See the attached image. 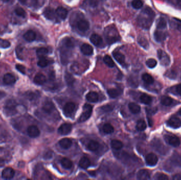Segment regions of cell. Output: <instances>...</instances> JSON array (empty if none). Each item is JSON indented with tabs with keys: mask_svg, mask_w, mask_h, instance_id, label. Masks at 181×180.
<instances>
[{
	"mask_svg": "<svg viewBox=\"0 0 181 180\" xmlns=\"http://www.w3.org/2000/svg\"><path fill=\"white\" fill-rule=\"evenodd\" d=\"M154 12L149 7H146L142 10L137 18V23L139 26L143 29H149L154 20Z\"/></svg>",
	"mask_w": 181,
	"mask_h": 180,
	"instance_id": "obj_1",
	"label": "cell"
},
{
	"mask_svg": "<svg viewBox=\"0 0 181 180\" xmlns=\"http://www.w3.org/2000/svg\"><path fill=\"white\" fill-rule=\"evenodd\" d=\"M3 112L7 116H11L17 113V105L13 99L7 100L3 107Z\"/></svg>",
	"mask_w": 181,
	"mask_h": 180,
	"instance_id": "obj_2",
	"label": "cell"
},
{
	"mask_svg": "<svg viewBox=\"0 0 181 180\" xmlns=\"http://www.w3.org/2000/svg\"><path fill=\"white\" fill-rule=\"evenodd\" d=\"M105 35L106 40L109 43H113L120 40V37L117 31L112 27H108L105 30Z\"/></svg>",
	"mask_w": 181,
	"mask_h": 180,
	"instance_id": "obj_3",
	"label": "cell"
},
{
	"mask_svg": "<svg viewBox=\"0 0 181 180\" xmlns=\"http://www.w3.org/2000/svg\"><path fill=\"white\" fill-rule=\"evenodd\" d=\"M92 110L93 107L91 105L87 104L84 105L83 106V113L78 119V122H84L87 120L92 115Z\"/></svg>",
	"mask_w": 181,
	"mask_h": 180,
	"instance_id": "obj_4",
	"label": "cell"
},
{
	"mask_svg": "<svg viewBox=\"0 0 181 180\" xmlns=\"http://www.w3.org/2000/svg\"><path fill=\"white\" fill-rule=\"evenodd\" d=\"M157 54H158L159 60L160 61L161 65L164 66H167L170 65V57L165 51L159 49L158 50Z\"/></svg>",
	"mask_w": 181,
	"mask_h": 180,
	"instance_id": "obj_5",
	"label": "cell"
},
{
	"mask_svg": "<svg viewBox=\"0 0 181 180\" xmlns=\"http://www.w3.org/2000/svg\"><path fill=\"white\" fill-rule=\"evenodd\" d=\"M164 137L166 142L172 146L178 147L181 144L179 139L176 136L166 134Z\"/></svg>",
	"mask_w": 181,
	"mask_h": 180,
	"instance_id": "obj_6",
	"label": "cell"
},
{
	"mask_svg": "<svg viewBox=\"0 0 181 180\" xmlns=\"http://www.w3.org/2000/svg\"><path fill=\"white\" fill-rule=\"evenodd\" d=\"M152 146L160 154H165L166 151L165 149V146L161 143V140L158 139H155L152 141Z\"/></svg>",
	"mask_w": 181,
	"mask_h": 180,
	"instance_id": "obj_7",
	"label": "cell"
},
{
	"mask_svg": "<svg viewBox=\"0 0 181 180\" xmlns=\"http://www.w3.org/2000/svg\"><path fill=\"white\" fill-rule=\"evenodd\" d=\"M145 160L147 165L154 167L157 164L158 160L156 155L154 153H149L146 156Z\"/></svg>",
	"mask_w": 181,
	"mask_h": 180,
	"instance_id": "obj_8",
	"label": "cell"
},
{
	"mask_svg": "<svg viewBox=\"0 0 181 180\" xmlns=\"http://www.w3.org/2000/svg\"><path fill=\"white\" fill-rule=\"evenodd\" d=\"M27 133L29 137L32 138H36L40 135V131L38 127L35 125H31L27 128Z\"/></svg>",
	"mask_w": 181,
	"mask_h": 180,
	"instance_id": "obj_9",
	"label": "cell"
},
{
	"mask_svg": "<svg viewBox=\"0 0 181 180\" xmlns=\"http://www.w3.org/2000/svg\"><path fill=\"white\" fill-rule=\"evenodd\" d=\"M14 175L15 171L11 167H6L2 172V177L5 180H11Z\"/></svg>",
	"mask_w": 181,
	"mask_h": 180,
	"instance_id": "obj_10",
	"label": "cell"
},
{
	"mask_svg": "<svg viewBox=\"0 0 181 180\" xmlns=\"http://www.w3.org/2000/svg\"><path fill=\"white\" fill-rule=\"evenodd\" d=\"M72 125L69 123H64L59 128H58V133L62 135H67L71 133L72 131Z\"/></svg>",
	"mask_w": 181,
	"mask_h": 180,
	"instance_id": "obj_11",
	"label": "cell"
},
{
	"mask_svg": "<svg viewBox=\"0 0 181 180\" xmlns=\"http://www.w3.org/2000/svg\"><path fill=\"white\" fill-rule=\"evenodd\" d=\"M167 33L161 31V30H157L154 34L155 40L157 42H161L165 40L167 37Z\"/></svg>",
	"mask_w": 181,
	"mask_h": 180,
	"instance_id": "obj_12",
	"label": "cell"
},
{
	"mask_svg": "<svg viewBox=\"0 0 181 180\" xmlns=\"http://www.w3.org/2000/svg\"><path fill=\"white\" fill-rule=\"evenodd\" d=\"M75 108V104L74 102H67L64 107V109H63L64 113L66 116H70L74 111Z\"/></svg>",
	"mask_w": 181,
	"mask_h": 180,
	"instance_id": "obj_13",
	"label": "cell"
},
{
	"mask_svg": "<svg viewBox=\"0 0 181 180\" xmlns=\"http://www.w3.org/2000/svg\"><path fill=\"white\" fill-rule=\"evenodd\" d=\"M77 27L81 32H86L89 29V23L87 20L81 19L77 22Z\"/></svg>",
	"mask_w": 181,
	"mask_h": 180,
	"instance_id": "obj_14",
	"label": "cell"
},
{
	"mask_svg": "<svg viewBox=\"0 0 181 180\" xmlns=\"http://www.w3.org/2000/svg\"><path fill=\"white\" fill-rule=\"evenodd\" d=\"M167 125L173 128H178L181 126V120L177 117H172L168 120Z\"/></svg>",
	"mask_w": 181,
	"mask_h": 180,
	"instance_id": "obj_15",
	"label": "cell"
},
{
	"mask_svg": "<svg viewBox=\"0 0 181 180\" xmlns=\"http://www.w3.org/2000/svg\"><path fill=\"white\" fill-rule=\"evenodd\" d=\"M3 81L5 84L7 85H12L16 82V78L15 76L12 73H7L5 74L3 78Z\"/></svg>",
	"mask_w": 181,
	"mask_h": 180,
	"instance_id": "obj_16",
	"label": "cell"
},
{
	"mask_svg": "<svg viewBox=\"0 0 181 180\" xmlns=\"http://www.w3.org/2000/svg\"><path fill=\"white\" fill-rule=\"evenodd\" d=\"M80 51L86 56H91L93 54V48L91 45L84 43L80 47Z\"/></svg>",
	"mask_w": 181,
	"mask_h": 180,
	"instance_id": "obj_17",
	"label": "cell"
},
{
	"mask_svg": "<svg viewBox=\"0 0 181 180\" xmlns=\"http://www.w3.org/2000/svg\"><path fill=\"white\" fill-rule=\"evenodd\" d=\"M43 14L45 18L49 20H54L55 18L56 12H55L53 9L51 7H46L43 12Z\"/></svg>",
	"mask_w": 181,
	"mask_h": 180,
	"instance_id": "obj_18",
	"label": "cell"
},
{
	"mask_svg": "<svg viewBox=\"0 0 181 180\" xmlns=\"http://www.w3.org/2000/svg\"><path fill=\"white\" fill-rule=\"evenodd\" d=\"M137 178L139 180H148L150 179V176L147 170H140L137 174Z\"/></svg>",
	"mask_w": 181,
	"mask_h": 180,
	"instance_id": "obj_19",
	"label": "cell"
},
{
	"mask_svg": "<svg viewBox=\"0 0 181 180\" xmlns=\"http://www.w3.org/2000/svg\"><path fill=\"white\" fill-rule=\"evenodd\" d=\"M55 109L54 104L50 101H47L44 104L43 106V111L47 114L52 113Z\"/></svg>",
	"mask_w": 181,
	"mask_h": 180,
	"instance_id": "obj_20",
	"label": "cell"
},
{
	"mask_svg": "<svg viewBox=\"0 0 181 180\" xmlns=\"http://www.w3.org/2000/svg\"><path fill=\"white\" fill-rule=\"evenodd\" d=\"M56 14L62 20H65L67 18L68 11L63 7H58L56 10Z\"/></svg>",
	"mask_w": 181,
	"mask_h": 180,
	"instance_id": "obj_21",
	"label": "cell"
},
{
	"mask_svg": "<svg viewBox=\"0 0 181 180\" xmlns=\"http://www.w3.org/2000/svg\"><path fill=\"white\" fill-rule=\"evenodd\" d=\"M90 41L94 46L98 47L102 43V39L97 34H93L90 37Z\"/></svg>",
	"mask_w": 181,
	"mask_h": 180,
	"instance_id": "obj_22",
	"label": "cell"
},
{
	"mask_svg": "<svg viewBox=\"0 0 181 180\" xmlns=\"http://www.w3.org/2000/svg\"><path fill=\"white\" fill-rule=\"evenodd\" d=\"M23 38L25 40L27 41V42H32L36 39V33L34 31L31 30H28L23 35Z\"/></svg>",
	"mask_w": 181,
	"mask_h": 180,
	"instance_id": "obj_23",
	"label": "cell"
},
{
	"mask_svg": "<svg viewBox=\"0 0 181 180\" xmlns=\"http://www.w3.org/2000/svg\"><path fill=\"white\" fill-rule=\"evenodd\" d=\"M34 81L36 84L43 85L46 81V78L42 73H38L35 77Z\"/></svg>",
	"mask_w": 181,
	"mask_h": 180,
	"instance_id": "obj_24",
	"label": "cell"
},
{
	"mask_svg": "<svg viewBox=\"0 0 181 180\" xmlns=\"http://www.w3.org/2000/svg\"><path fill=\"white\" fill-rule=\"evenodd\" d=\"M113 56L114 57L115 60L118 62L119 64L123 65L125 63V57L123 54H121L119 52L115 51L113 52Z\"/></svg>",
	"mask_w": 181,
	"mask_h": 180,
	"instance_id": "obj_25",
	"label": "cell"
},
{
	"mask_svg": "<svg viewBox=\"0 0 181 180\" xmlns=\"http://www.w3.org/2000/svg\"><path fill=\"white\" fill-rule=\"evenodd\" d=\"M86 98L87 101H89V102H97L98 100V95L96 92L91 91L86 95Z\"/></svg>",
	"mask_w": 181,
	"mask_h": 180,
	"instance_id": "obj_26",
	"label": "cell"
},
{
	"mask_svg": "<svg viewBox=\"0 0 181 180\" xmlns=\"http://www.w3.org/2000/svg\"><path fill=\"white\" fill-rule=\"evenodd\" d=\"M59 144L64 149H68L72 146V142L69 138H64L62 139L59 142Z\"/></svg>",
	"mask_w": 181,
	"mask_h": 180,
	"instance_id": "obj_27",
	"label": "cell"
},
{
	"mask_svg": "<svg viewBox=\"0 0 181 180\" xmlns=\"http://www.w3.org/2000/svg\"><path fill=\"white\" fill-rule=\"evenodd\" d=\"M90 165H91V162L89 159L85 156L81 158L79 162L80 167L83 169H87L90 166Z\"/></svg>",
	"mask_w": 181,
	"mask_h": 180,
	"instance_id": "obj_28",
	"label": "cell"
},
{
	"mask_svg": "<svg viewBox=\"0 0 181 180\" xmlns=\"http://www.w3.org/2000/svg\"><path fill=\"white\" fill-rule=\"evenodd\" d=\"M100 147V144L95 140H91L87 145V148L91 151H96Z\"/></svg>",
	"mask_w": 181,
	"mask_h": 180,
	"instance_id": "obj_29",
	"label": "cell"
},
{
	"mask_svg": "<svg viewBox=\"0 0 181 180\" xmlns=\"http://www.w3.org/2000/svg\"><path fill=\"white\" fill-rule=\"evenodd\" d=\"M129 109L130 111H131L132 114H138L140 111V107L138 105L135 104L134 102H131L129 104Z\"/></svg>",
	"mask_w": 181,
	"mask_h": 180,
	"instance_id": "obj_30",
	"label": "cell"
},
{
	"mask_svg": "<svg viewBox=\"0 0 181 180\" xmlns=\"http://www.w3.org/2000/svg\"><path fill=\"white\" fill-rule=\"evenodd\" d=\"M140 100L144 104L149 105L152 102V98L147 94L143 93L140 97Z\"/></svg>",
	"mask_w": 181,
	"mask_h": 180,
	"instance_id": "obj_31",
	"label": "cell"
},
{
	"mask_svg": "<svg viewBox=\"0 0 181 180\" xmlns=\"http://www.w3.org/2000/svg\"><path fill=\"white\" fill-rule=\"evenodd\" d=\"M157 29L158 30H163L167 27V22L165 19L160 18L157 22Z\"/></svg>",
	"mask_w": 181,
	"mask_h": 180,
	"instance_id": "obj_32",
	"label": "cell"
},
{
	"mask_svg": "<svg viewBox=\"0 0 181 180\" xmlns=\"http://www.w3.org/2000/svg\"><path fill=\"white\" fill-rule=\"evenodd\" d=\"M65 81L68 86H73L75 80L71 73L66 72L65 73Z\"/></svg>",
	"mask_w": 181,
	"mask_h": 180,
	"instance_id": "obj_33",
	"label": "cell"
},
{
	"mask_svg": "<svg viewBox=\"0 0 181 180\" xmlns=\"http://www.w3.org/2000/svg\"><path fill=\"white\" fill-rule=\"evenodd\" d=\"M61 165L65 169H70L72 167L73 163L67 158H63L61 160Z\"/></svg>",
	"mask_w": 181,
	"mask_h": 180,
	"instance_id": "obj_34",
	"label": "cell"
},
{
	"mask_svg": "<svg viewBox=\"0 0 181 180\" xmlns=\"http://www.w3.org/2000/svg\"><path fill=\"white\" fill-rule=\"evenodd\" d=\"M143 81L147 84H152L154 82V79L152 76L148 73H144L142 76Z\"/></svg>",
	"mask_w": 181,
	"mask_h": 180,
	"instance_id": "obj_35",
	"label": "cell"
},
{
	"mask_svg": "<svg viewBox=\"0 0 181 180\" xmlns=\"http://www.w3.org/2000/svg\"><path fill=\"white\" fill-rule=\"evenodd\" d=\"M111 145L113 149L116 150H120L121 149L123 146L122 143L120 140H113L111 142Z\"/></svg>",
	"mask_w": 181,
	"mask_h": 180,
	"instance_id": "obj_36",
	"label": "cell"
},
{
	"mask_svg": "<svg viewBox=\"0 0 181 180\" xmlns=\"http://www.w3.org/2000/svg\"><path fill=\"white\" fill-rule=\"evenodd\" d=\"M36 53L38 57L40 58L45 57L48 54V50L45 47H41L37 50Z\"/></svg>",
	"mask_w": 181,
	"mask_h": 180,
	"instance_id": "obj_37",
	"label": "cell"
},
{
	"mask_svg": "<svg viewBox=\"0 0 181 180\" xmlns=\"http://www.w3.org/2000/svg\"><path fill=\"white\" fill-rule=\"evenodd\" d=\"M103 131L104 133L110 134H111L114 131V128L109 123H106L103 125Z\"/></svg>",
	"mask_w": 181,
	"mask_h": 180,
	"instance_id": "obj_38",
	"label": "cell"
},
{
	"mask_svg": "<svg viewBox=\"0 0 181 180\" xmlns=\"http://www.w3.org/2000/svg\"><path fill=\"white\" fill-rule=\"evenodd\" d=\"M103 61L105 63V65H107L110 68H113L114 66V61L112 60L111 57L109 55L104 56L103 58Z\"/></svg>",
	"mask_w": 181,
	"mask_h": 180,
	"instance_id": "obj_39",
	"label": "cell"
},
{
	"mask_svg": "<svg viewBox=\"0 0 181 180\" xmlns=\"http://www.w3.org/2000/svg\"><path fill=\"white\" fill-rule=\"evenodd\" d=\"M172 98H170V97L168 96H163L162 98H161V104L166 106H168L173 103Z\"/></svg>",
	"mask_w": 181,
	"mask_h": 180,
	"instance_id": "obj_40",
	"label": "cell"
},
{
	"mask_svg": "<svg viewBox=\"0 0 181 180\" xmlns=\"http://www.w3.org/2000/svg\"><path fill=\"white\" fill-rule=\"evenodd\" d=\"M147 127V125L145 120H140L137 123L136 129L139 131H143Z\"/></svg>",
	"mask_w": 181,
	"mask_h": 180,
	"instance_id": "obj_41",
	"label": "cell"
},
{
	"mask_svg": "<svg viewBox=\"0 0 181 180\" xmlns=\"http://www.w3.org/2000/svg\"><path fill=\"white\" fill-rule=\"evenodd\" d=\"M108 95L111 98H115L120 95V91L116 89H109L107 91Z\"/></svg>",
	"mask_w": 181,
	"mask_h": 180,
	"instance_id": "obj_42",
	"label": "cell"
},
{
	"mask_svg": "<svg viewBox=\"0 0 181 180\" xmlns=\"http://www.w3.org/2000/svg\"><path fill=\"white\" fill-rule=\"evenodd\" d=\"M37 64L39 67L45 68V67H47L49 64V61L45 57H42V58H40V59L38 61Z\"/></svg>",
	"mask_w": 181,
	"mask_h": 180,
	"instance_id": "obj_43",
	"label": "cell"
},
{
	"mask_svg": "<svg viewBox=\"0 0 181 180\" xmlns=\"http://www.w3.org/2000/svg\"><path fill=\"white\" fill-rule=\"evenodd\" d=\"M131 4L134 9H140L143 6V2L141 0H133Z\"/></svg>",
	"mask_w": 181,
	"mask_h": 180,
	"instance_id": "obj_44",
	"label": "cell"
},
{
	"mask_svg": "<svg viewBox=\"0 0 181 180\" xmlns=\"http://www.w3.org/2000/svg\"><path fill=\"white\" fill-rule=\"evenodd\" d=\"M146 65L148 68L152 69V68H154L156 66L157 62L156 60L154 59L150 58V59H149L146 61Z\"/></svg>",
	"mask_w": 181,
	"mask_h": 180,
	"instance_id": "obj_45",
	"label": "cell"
},
{
	"mask_svg": "<svg viewBox=\"0 0 181 180\" xmlns=\"http://www.w3.org/2000/svg\"><path fill=\"white\" fill-rule=\"evenodd\" d=\"M15 13L17 16L23 18H26V12L23 8L20 7H18L15 9Z\"/></svg>",
	"mask_w": 181,
	"mask_h": 180,
	"instance_id": "obj_46",
	"label": "cell"
},
{
	"mask_svg": "<svg viewBox=\"0 0 181 180\" xmlns=\"http://www.w3.org/2000/svg\"><path fill=\"white\" fill-rule=\"evenodd\" d=\"M138 43L141 46H142V47L144 48H145V49H147V48H148V46H149L148 42L147 41L146 39L145 38H139Z\"/></svg>",
	"mask_w": 181,
	"mask_h": 180,
	"instance_id": "obj_47",
	"label": "cell"
},
{
	"mask_svg": "<svg viewBox=\"0 0 181 180\" xmlns=\"http://www.w3.org/2000/svg\"><path fill=\"white\" fill-rule=\"evenodd\" d=\"M11 44L9 41L7 40L0 39V47L2 48H8L10 47Z\"/></svg>",
	"mask_w": 181,
	"mask_h": 180,
	"instance_id": "obj_48",
	"label": "cell"
},
{
	"mask_svg": "<svg viewBox=\"0 0 181 180\" xmlns=\"http://www.w3.org/2000/svg\"><path fill=\"white\" fill-rule=\"evenodd\" d=\"M101 109L104 111V112H107V113H109L110 111H112L113 109V107L111 105H106L104 106H103L102 107H101Z\"/></svg>",
	"mask_w": 181,
	"mask_h": 180,
	"instance_id": "obj_49",
	"label": "cell"
},
{
	"mask_svg": "<svg viewBox=\"0 0 181 180\" xmlns=\"http://www.w3.org/2000/svg\"><path fill=\"white\" fill-rule=\"evenodd\" d=\"M155 179L158 180H166L168 179L167 176L163 173L156 174L155 176Z\"/></svg>",
	"mask_w": 181,
	"mask_h": 180,
	"instance_id": "obj_50",
	"label": "cell"
},
{
	"mask_svg": "<svg viewBox=\"0 0 181 180\" xmlns=\"http://www.w3.org/2000/svg\"><path fill=\"white\" fill-rule=\"evenodd\" d=\"M16 69H17L18 71H19L21 73H22L23 74L26 73V68L23 65L18 64V65H16Z\"/></svg>",
	"mask_w": 181,
	"mask_h": 180,
	"instance_id": "obj_51",
	"label": "cell"
},
{
	"mask_svg": "<svg viewBox=\"0 0 181 180\" xmlns=\"http://www.w3.org/2000/svg\"><path fill=\"white\" fill-rule=\"evenodd\" d=\"M146 111H147L148 114H149V115H152V114H154L156 112L157 108H146Z\"/></svg>",
	"mask_w": 181,
	"mask_h": 180,
	"instance_id": "obj_52",
	"label": "cell"
},
{
	"mask_svg": "<svg viewBox=\"0 0 181 180\" xmlns=\"http://www.w3.org/2000/svg\"><path fill=\"white\" fill-rule=\"evenodd\" d=\"M175 20V25L177 28V29L181 31V20L177 19H174Z\"/></svg>",
	"mask_w": 181,
	"mask_h": 180,
	"instance_id": "obj_53",
	"label": "cell"
},
{
	"mask_svg": "<svg viewBox=\"0 0 181 180\" xmlns=\"http://www.w3.org/2000/svg\"><path fill=\"white\" fill-rule=\"evenodd\" d=\"M89 3L91 7H95L97 6L98 2L97 0H89Z\"/></svg>",
	"mask_w": 181,
	"mask_h": 180,
	"instance_id": "obj_54",
	"label": "cell"
},
{
	"mask_svg": "<svg viewBox=\"0 0 181 180\" xmlns=\"http://www.w3.org/2000/svg\"><path fill=\"white\" fill-rule=\"evenodd\" d=\"M177 93L181 96V84H178L175 88Z\"/></svg>",
	"mask_w": 181,
	"mask_h": 180,
	"instance_id": "obj_55",
	"label": "cell"
},
{
	"mask_svg": "<svg viewBox=\"0 0 181 180\" xmlns=\"http://www.w3.org/2000/svg\"><path fill=\"white\" fill-rule=\"evenodd\" d=\"M5 161L3 158H0V167H2L5 165Z\"/></svg>",
	"mask_w": 181,
	"mask_h": 180,
	"instance_id": "obj_56",
	"label": "cell"
},
{
	"mask_svg": "<svg viewBox=\"0 0 181 180\" xmlns=\"http://www.w3.org/2000/svg\"><path fill=\"white\" fill-rule=\"evenodd\" d=\"M173 178L174 180H181V176L179 174H176V175H175Z\"/></svg>",
	"mask_w": 181,
	"mask_h": 180,
	"instance_id": "obj_57",
	"label": "cell"
},
{
	"mask_svg": "<svg viewBox=\"0 0 181 180\" xmlns=\"http://www.w3.org/2000/svg\"><path fill=\"white\" fill-rule=\"evenodd\" d=\"M5 93H3V92H2V91H0V99H2L3 97H5Z\"/></svg>",
	"mask_w": 181,
	"mask_h": 180,
	"instance_id": "obj_58",
	"label": "cell"
},
{
	"mask_svg": "<svg viewBox=\"0 0 181 180\" xmlns=\"http://www.w3.org/2000/svg\"><path fill=\"white\" fill-rule=\"evenodd\" d=\"M177 4L181 9V0H177Z\"/></svg>",
	"mask_w": 181,
	"mask_h": 180,
	"instance_id": "obj_59",
	"label": "cell"
},
{
	"mask_svg": "<svg viewBox=\"0 0 181 180\" xmlns=\"http://www.w3.org/2000/svg\"><path fill=\"white\" fill-rule=\"evenodd\" d=\"M148 124H149V126H152V120H150V119H149V118H148Z\"/></svg>",
	"mask_w": 181,
	"mask_h": 180,
	"instance_id": "obj_60",
	"label": "cell"
},
{
	"mask_svg": "<svg viewBox=\"0 0 181 180\" xmlns=\"http://www.w3.org/2000/svg\"><path fill=\"white\" fill-rule=\"evenodd\" d=\"M27 0H19V1L23 4H25V3L27 2Z\"/></svg>",
	"mask_w": 181,
	"mask_h": 180,
	"instance_id": "obj_61",
	"label": "cell"
},
{
	"mask_svg": "<svg viewBox=\"0 0 181 180\" xmlns=\"http://www.w3.org/2000/svg\"><path fill=\"white\" fill-rule=\"evenodd\" d=\"M3 2H8L10 0H2Z\"/></svg>",
	"mask_w": 181,
	"mask_h": 180,
	"instance_id": "obj_62",
	"label": "cell"
},
{
	"mask_svg": "<svg viewBox=\"0 0 181 180\" xmlns=\"http://www.w3.org/2000/svg\"><path fill=\"white\" fill-rule=\"evenodd\" d=\"M178 113H179V115H180L181 116V108H180V109L179 110Z\"/></svg>",
	"mask_w": 181,
	"mask_h": 180,
	"instance_id": "obj_63",
	"label": "cell"
},
{
	"mask_svg": "<svg viewBox=\"0 0 181 180\" xmlns=\"http://www.w3.org/2000/svg\"><path fill=\"white\" fill-rule=\"evenodd\" d=\"M0 55H1V54H0Z\"/></svg>",
	"mask_w": 181,
	"mask_h": 180,
	"instance_id": "obj_64",
	"label": "cell"
}]
</instances>
